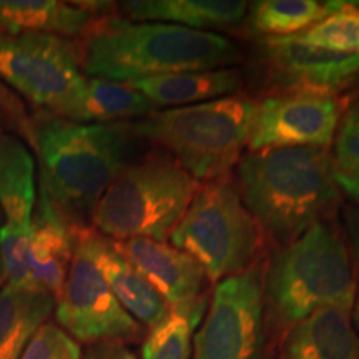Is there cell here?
Instances as JSON below:
<instances>
[{
    "instance_id": "1",
    "label": "cell",
    "mask_w": 359,
    "mask_h": 359,
    "mask_svg": "<svg viewBox=\"0 0 359 359\" xmlns=\"http://www.w3.org/2000/svg\"><path fill=\"white\" fill-rule=\"evenodd\" d=\"M236 187L259 230L278 248L325 222L341 201L327 148H273L246 154L238 161Z\"/></svg>"
},
{
    "instance_id": "2",
    "label": "cell",
    "mask_w": 359,
    "mask_h": 359,
    "mask_svg": "<svg viewBox=\"0 0 359 359\" xmlns=\"http://www.w3.org/2000/svg\"><path fill=\"white\" fill-rule=\"evenodd\" d=\"M80 55L83 75L114 82L230 69L241 60L240 48L219 34L123 17L93 20Z\"/></svg>"
},
{
    "instance_id": "3",
    "label": "cell",
    "mask_w": 359,
    "mask_h": 359,
    "mask_svg": "<svg viewBox=\"0 0 359 359\" xmlns=\"http://www.w3.org/2000/svg\"><path fill=\"white\" fill-rule=\"evenodd\" d=\"M42 191L72 223L92 215L127 167L135 135L130 123H77L40 110L29 122Z\"/></svg>"
},
{
    "instance_id": "4",
    "label": "cell",
    "mask_w": 359,
    "mask_h": 359,
    "mask_svg": "<svg viewBox=\"0 0 359 359\" xmlns=\"http://www.w3.org/2000/svg\"><path fill=\"white\" fill-rule=\"evenodd\" d=\"M358 293L344 238L321 222L271 255L263 271L264 309L290 330L323 308L351 311Z\"/></svg>"
},
{
    "instance_id": "5",
    "label": "cell",
    "mask_w": 359,
    "mask_h": 359,
    "mask_svg": "<svg viewBox=\"0 0 359 359\" xmlns=\"http://www.w3.org/2000/svg\"><path fill=\"white\" fill-rule=\"evenodd\" d=\"M255 103L236 93L196 105L155 110L130 127L135 138L158 145L193 178L206 183L226 178L241 160Z\"/></svg>"
},
{
    "instance_id": "6",
    "label": "cell",
    "mask_w": 359,
    "mask_h": 359,
    "mask_svg": "<svg viewBox=\"0 0 359 359\" xmlns=\"http://www.w3.org/2000/svg\"><path fill=\"white\" fill-rule=\"evenodd\" d=\"M200 182L167 151H151L127 165L93 208V226L115 241H165L177 226Z\"/></svg>"
},
{
    "instance_id": "7",
    "label": "cell",
    "mask_w": 359,
    "mask_h": 359,
    "mask_svg": "<svg viewBox=\"0 0 359 359\" xmlns=\"http://www.w3.org/2000/svg\"><path fill=\"white\" fill-rule=\"evenodd\" d=\"M168 240L203 268L210 283H219L258 262L262 230L226 177L200 183Z\"/></svg>"
},
{
    "instance_id": "8",
    "label": "cell",
    "mask_w": 359,
    "mask_h": 359,
    "mask_svg": "<svg viewBox=\"0 0 359 359\" xmlns=\"http://www.w3.org/2000/svg\"><path fill=\"white\" fill-rule=\"evenodd\" d=\"M93 231L79 230L74 259L55 298V325L77 343H130L143 333L142 325L116 302L93 258Z\"/></svg>"
},
{
    "instance_id": "9",
    "label": "cell",
    "mask_w": 359,
    "mask_h": 359,
    "mask_svg": "<svg viewBox=\"0 0 359 359\" xmlns=\"http://www.w3.org/2000/svg\"><path fill=\"white\" fill-rule=\"evenodd\" d=\"M263 264L224 278L191 339V359H258L263 344Z\"/></svg>"
},
{
    "instance_id": "10",
    "label": "cell",
    "mask_w": 359,
    "mask_h": 359,
    "mask_svg": "<svg viewBox=\"0 0 359 359\" xmlns=\"http://www.w3.org/2000/svg\"><path fill=\"white\" fill-rule=\"evenodd\" d=\"M85 77L80 48L50 34L0 35V79L45 111H55Z\"/></svg>"
},
{
    "instance_id": "11",
    "label": "cell",
    "mask_w": 359,
    "mask_h": 359,
    "mask_svg": "<svg viewBox=\"0 0 359 359\" xmlns=\"http://www.w3.org/2000/svg\"><path fill=\"white\" fill-rule=\"evenodd\" d=\"M344 105L336 95L280 92L255 103L250 154L273 148H327L334 142Z\"/></svg>"
},
{
    "instance_id": "12",
    "label": "cell",
    "mask_w": 359,
    "mask_h": 359,
    "mask_svg": "<svg viewBox=\"0 0 359 359\" xmlns=\"http://www.w3.org/2000/svg\"><path fill=\"white\" fill-rule=\"evenodd\" d=\"M262 45L268 72L283 92L338 95L359 79V57L339 55L288 37L264 39Z\"/></svg>"
},
{
    "instance_id": "13",
    "label": "cell",
    "mask_w": 359,
    "mask_h": 359,
    "mask_svg": "<svg viewBox=\"0 0 359 359\" xmlns=\"http://www.w3.org/2000/svg\"><path fill=\"white\" fill-rule=\"evenodd\" d=\"M114 241L115 248L158 291L172 311L206 306V273L190 255L147 238Z\"/></svg>"
},
{
    "instance_id": "14",
    "label": "cell",
    "mask_w": 359,
    "mask_h": 359,
    "mask_svg": "<svg viewBox=\"0 0 359 359\" xmlns=\"http://www.w3.org/2000/svg\"><path fill=\"white\" fill-rule=\"evenodd\" d=\"M30 226L29 268L34 286L57 298L74 259L79 230L39 191Z\"/></svg>"
},
{
    "instance_id": "15",
    "label": "cell",
    "mask_w": 359,
    "mask_h": 359,
    "mask_svg": "<svg viewBox=\"0 0 359 359\" xmlns=\"http://www.w3.org/2000/svg\"><path fill=\"white\" fill-rule=\"evenodd\" d=\"M155 111L145 97L125 82L85 77L53 115L77 123H132Z\"/></svg>"
},
{
    "instance_id": "16",
    "label": "cell",
    "mask_w": 359,
    "mask_h": 359,
    "mask_svg": "<svg viewBox=\"0 0 359 359\" xmlns=\"http://www.w3.org/2000/svg\"><path fill=\"white\" fill-rule=\"evenodd\" d=\"M93 258L116 302L135 321L154 330L168 316L170 306L147 278L115 248L114 241L93 231Z\"/></svg>"
},
{
    "instance_id": "17",
    "label": "cell",
    "mask_w": 359,
    "mask_h": 359,
    "mask_svg": "<svg viewBox=\"0 0 359 359\" xmlns=\"http://www.w3.org/2000/svg\"><path fill=\"white\" fill-rule=\"evenodd\" d=\"M281 359H359V334L351 311L323 308L286 333Z\"/></svg>"
},
{
    "instance_id": "18",
    "label": "cell",
    "mask_w": 359,
    "mask_h": 359,
    "mask_svg": "<svg viewBox=\"0 0 359 359\" xmlns=\"http://www.w3.org/2000/svg\"><path fill=\"white\" fill-rule=\"evenodd\" d=\"M35 167L25 142L0 127V215L4 226L30 231L39 193Z\"/></svg>"
},
{
    "instance_id": "19",
    "label": "cell",
    "mask_w": 359,
    "mask_h": 359,
    "mask_svg": "<svg viewBox=\"0 0 359 359\" xmlns=\"http://www.w3.org/2000/svg\"><path fill=\"white\" fill-rule=\"evenodd\" d=\"M125 19L135 22H160L185 29L205 30L235 25L248 12L241 0H130L118 4Z\"/></svg>"
},
{
    "instance_id": "20",
    "label": "cell",
    "mask_w": 359,
    "mask_h": 359,
    "mask_svg": "<svg viewBox=\"0 0 359 359\" xmlns=\"http://www.w3.org/2000/svg\"><path fill=\"white\" fill-rule=\"evenodd\" d=\"M125 83L137 88L156 110V107L178 109L236 95L241 79L240 72L235 69H215L180 72Z\"/></svg>"
},
{
    "instance_id": "21",
    "label": "cell",
    "mask_w": 359,
    "mask_h": 359,
    "mask_svg": "<svg viewBox=\"0 0 359 359\" xmlns=\"http://www.w3.org/2000/svg\"><path fill=\"white\" fill-rule=\"evenodd\" d=\"M93 17L87 7L60 0H0V35L50 34L79 37Z\"/></svg>"
},
{
    "instance_id": "22",
    "label": "cell",
    "mask_w": 359,
    "mask_h": 359,
    "mask_svg": "<svg viewBox=\"0 0 359 359\" xmlns=\"http://www.w3.org/2000/svg\"><path fill=\"white\" fill-rule=\"evenodd\" d=\"M53 309L55 298L35 286H4L0 290V359H20Z\"/></svg>"
},
{
    "instance_id": "23",
    "label": "cell",
    "mask_w": 359,
    "mask_h": 359,
    "mask_svg": "<svg viewBox=\"0 0 359 359\" xmlns=\"http://www.w3.org/2000/svg\"><path fill=\"white\" fill-rule=\"evenodd\" d=\"M338 4L321 0H262L248 8V25L264 39L291 37L330 15Z\"/></svg>"
},
{
    "instance_id": "24",
    "label": "cell",
    "mask_w": 359,
    "mask_h": 359,
    "mask_svg": "<svg viewBox=\"0 0 359 359\" xmlns=\"http://www.w3.org/2000/svg\"><path fill=\"white\" fill-rule=\"evenodd\" d=\"M288 39L339 55L359 57V2H339L325 19Z\"/></svg>"
},
{
    "instance_id": "25",
    "label": "cell",
    "mask_w": 359,
    "mask_h": 359,
    "mask_svg": "<svg viewBox=\"0 0 359 359\" xmlns=\"http://www.w3.org/2000/svg\"><path fill=\"white\" fill-rule=\"evenodd\" d=\"M205 306L193 311H170V314L148 331L142 344L140 359H191L193 331L203 318Z\"/></svg>"
},
{
    "instance_id": "26",
    "label": "cell",
    "mask_w": 359,
    "mask_h": 359,
    "mask_svg": "<svg viewBox=\"0 0 359 359\" xmlns=\"http://www.w3.org/2000/svg\"><path fill=\"white\" fill-rule=\"evenodd\" d=\"M29 243L30 231L0 226V262L7 286H34L29 268Z\"/></svg>"
},
{
    "instance_id": "27",
    "label": "cell",
    "mask_w": 359,
    "mask_h": 359,
    "mask_svg": "<svg viewBox=\"0 0 359 359\" xmlns=\"http://www.w3.org/2000/svg\"><path fill=\"white\" fill-rule=\"evenodd\" d=\"M20 359H82V349L62 327L47 321L30 339Z\"/></svg>"
},
{
    "instance_id": "28",
    "label": "cell",
    "mask_w": 359,
    "mask_h": 359,
    "mask_svg": "<svg viewBox=\"0 0 359 359\" xmlns=\"http://www.w3.org/2000/svg\"><path fill=\"white\" fill-rule=\"evenodd\" d=\"M334 167L343 175H359V105L349 109L334 138Z\"/></svg>"
},
{
    "instance_id": "29",
    "label": "cell",
    "mask_w": 359,
    "mask_h": 359,
    "mask_svg": "<svg viewBox=\"0 0 359 359\" xmlns=\"http://www.w3.org/2000/svg\"><path fill=\"white\" fill-rule=\"evenodd\" d=\"M82 359H140L125 343L118 341H103L88 344L82 351Z\"/></svg>"
},
{
    "instance_id": "30",
    "label": "cell",
    "mask_w": 359,
    "mask_h": 359,
    "mask_svg": "<svg viewBox=\"0 0 359 359\" xmlns=\"http://www.w3.org/2000/svg\"><path fill=\"white\" fill-rule=\"evenodd\" d=\"M344 224H346L348 238L351 241L354 258L359 264V205L348 206L344 210Z\"/></svg>"
},
{
    "instance_id": "31",
    "label": "cell",
    "mask_w": 359,
    "mask_h": 359,
    "mask_svg": "<svg viewBox=\"0 0 359 359\" xmlns=\"http://www.w3.org/2000/svg\"><path fill=\"white\" fill-rule=\"evenodd\" d=\"M336 180H338L341 191H344L359 203V175H343L336 172Z\"/></svg>"
},
{
    "instance_id": "32",
    "label": "cell",
    "mask_w": 359,
    "mask_h": 359,
    "mask_svg": "<svg viewBox=\"0 0 359 359\" xmlns=\"http://www.w3.org/2000/svg\"><path fill=\"white\" fill-rule=\"evenodd\" d=\"M351 316H353V326L356 330V333L359 334V294H356V299H354L353 309H351Z\"/></svg>"
},
{
    "instance_id": "33",
    "label": "cell",
    "mask_w": 359,
    "mask_h": 359,
    "mask_svg": "<svg viewBox=\"0 0 359 359\" xmlns=\"http://www.w3.org/2000/svg\"><path fill=\"white\" fill-rule=\"evenodd\" d=\"M6 286V276H4V268H2V262H0V290Z\"/></svg>"
},
{
    "instance_id": "34",
    "label": "cell",
    "mask_w": 359,
    "mask_h": 359,
    "mask_svg": "<svg viewBox=\"0 0 359 359\" xmlns=\"http://www.w3.org/2000/svg\"><path fill=\"white\" fill-rule=\"evenodd\" d=\"M0 217H2V215H0Z\"/></svg>"
}]
</instances>
